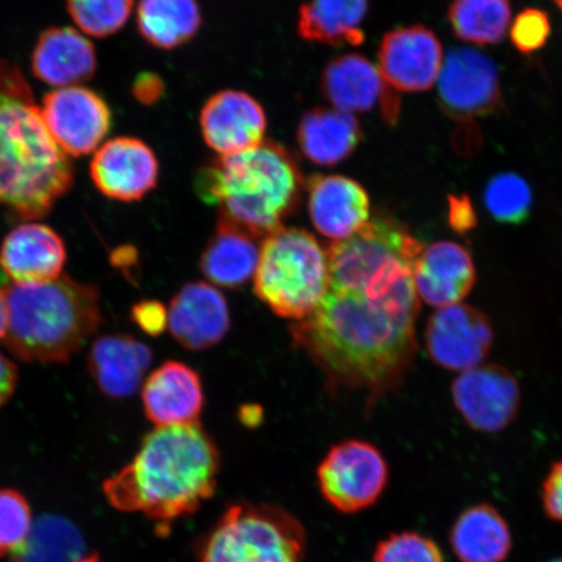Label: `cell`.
Segmentation results:
<instances>
[{
  "instance_id": "6da1fadb",
  "label": "cell",
  "mask_w": 562,
  "mask_h": 562,
  "mask_svg": "<svg viewBox=\"0 0 562 562\" xmlns=\"http://www.w3.org/2000/svg\"><path fill=\"white\" fill-rule=\"evenodd\" d=\"M424 248L386 214L329 246L325 297L291 333L333 389L376 397L403 383L418 348L413 271Z\"/></svg>"
},
{
  "instance_id": "7a4b0ae2",
  "label": "cell",
  "mask_w": 562,
  "mask_h": 562,
  "mask_svg": "<svg viewBox=\"0 0 562 562\" xmlns=\"http://www.w3.org/2000/svg\"><path fill=\"white\" fill-rule=\"evenodd\" d=\"M220 470V451L199 422L157 427L128 465L103 482V494L112 508L140 513L167 531L213 497Z\"/></svg>"
},
{
  "instance_id": "3957f363",
  "label": "cell",
  "mask_w": 562,
  "mask_h": 562,
  "mask_svg": "<svg viewBox=\"0 0 562 562\" xmlns=\"http://www.w3.org/2000/svg\"><path fill=\"white\" fill-rule=\"evenodd\" d=\"M75 182L15 61L0 59V203L13 222L42 220Z\"/></svg>"
},
{
  "instance_id": "277c9868",
  "label": "cell",
  "mask_w": 562,
  "mask_h": 562,
  "mask_svg": "<svg viewBox=\"0 0 562 562\" xmlns=\"http://www.w3.org/2000/svg\"><path fill=\"white\" fill-rule=\"evenodd\" d=\"M304 179L296 158L273 140L202 167L195 191L220 217L261 238L297 209Z\"/></svg>"
},
{
  "instance_id": "5b68a950",
  "label": "cell",
  "mask_w": 562,
  "mask_h": 562,
  "mask_svg": "<svg viewBox=\"0 0 562 562\" xmlns=\"http://www.w3.org/2000/svg\"><path fill=\"white\" fill-rule=\"evenodd\" d=\"M9 326L4 346L26 363H67L103 325L100 290L67 276L3 288Z\"/></svg>"
},
{
  "instance_id": "8992f818",
  "label": "cell",
  "mask_w": 562,
  "mask_h": 562,
  "mask_svg": "<svg viewBox=\"0 0 562 562\" xmlns=\"http://www.w3.org/2000/svg\"><path fill=\"white\" fill-rule=\"evenodd\" d=\"M328 288V256L305 229L280 227L263 238L255 292L281 318L299 322L319 306Z\"/></svg>"
},
{
  "instance_id": "52a82bcc",
  "label": "cell",
  "mask_w": 562,
  "mask_h": 562,
  "mask_svg": "<svg viewBox=\"0 0 562 562\" xmlns=\"http://www.w3.org/2000/svg\"><path fill=\"white\" fill-rule=\"evenodd\" d=\"M306 533L296 517L269 504L238 503L196 548L199 562H302Z\"/></svg>"
},
{
  "instance_id": "ba28073f",
  "label": "cell",
  "mask_w": 562,
  "mask_h": 562,
  "mask_svg": "<svg viewBox=\"0 0 562 562\" xmlns=\"http://www.w3.org/2000/svg\"><path fill=\"white\" fill-rule=\"evenodd\" d=\"M316 474L323 497L336 510L357 513L370 508L382 496L390 468L370 442L347 440L331 448Z\"/></svg>"
},
{
  "instance_id": "9c48e42d",
  "label": "cell",
  "mask_w": 562,
  "mask_h": 562,
  "mask_svg": "<svg viewBox=\"0 0 562 562\" xmlns=\"http://www.w3.org/2000/svg\"><path fill=\"white\" fill-rule=\"evenodd\" d=\"M457 412L470 428L484 434L505 430L521 406V389L510 370L497 363L463 371L452 383Z\"/></svg>"
},
{
  "instance_id": "30bf717a",
  "label": "cell",
  "mask_w": 562,
  "mask_h": 562,
  "mask_svg": "<svg viewBox=\"0 0 562 562\" xmlns=\"http://www.w3.org/2000/svg\"><path fill=\"white\" fill-rule=\"evenodd\" d=\"M42 115L60 150L76 158L93 153L112 126L108 102L86 87L50 91L44 97Z\"/></svg>"
},
{
  "instance_id": "8fae6325",
  "label": "cell",
  "mask_w": 562,
  "mask_h": 562,
  "mask_svg": "<svg viewBox=\"0 0 562 562\" xmlns=\"http://www.w3.org/2000/svg\"><path fill=\"white\" fill-rule=\"evenodd\" d=\"M494 346V328L487 315L467 304L438 308L426 328L428 356L438 367L468 371L480 367Z\"/></svg>"
},
{
  "instance_id": "7c38bea8",
  "label": "cell",
  "mask_w": 562,
  "mask_h": 562,
  "mask_svg": "<svg viewBox=\"0 0 562 562\" xmlns=\"http://www.w3.org/2000/svg\"><path fill=\"white\" fill-rule=\"evenodd\" d=\"M439 76L440 108L456 121L488 115L501 102L495 63L472 48L449 53Z\"/></svg>"
},
{
  "instance_id": "4fadbf2b",
  "label": "cell",
  "mask_w": 562,
  "mask_h": 562,
  "mask_svg": "<svg viewBox=\"0 0 562 562\" xmlns=\"http://www.w3.org/2000/svg\"><path fill=\"white\" fill-rule=\"evenodd\" d=\"M322 93L336 110L357 114L379 110L384 122L395 125L402 102L378 67L360 54L337 56L322 75Z\"/></svg>"
},
{
  "instance_id": "5bb4252c",
  "label": "cell",
  "mask_w": 562,
  "mask_h": 562,
  "mask_svg": "<svg viewBox=\"0 0 562 562\" xmlns=\"http://www.w3.org/2000/svg\"><path fill=\"white\" fill-rule=\"evenodd\" d=\"M89 172L98 191L108 199L136 202L156 189L159 161L144 140L116 137L97 150Z\"/></svg>"
},
{
  "instance_id": "9a60e30c",
  "label": "cell",
  "mask_w": 562,
  "mask_h": 562,
  "mask_svg": "<svg viewBox=\"0 0 562 562\" xmlns=\"http://www.w3.org/2000/svg\"><path fill=\"white\" fill-rule=\"evenodd\" d=\"M379 70L396 91L419 93L431 89L442 67V47L425 26L398 27L386 33L378 50Z\"/></svg>"
},
{
  "instance_id": "2e32d148",
  "label": "cell",
  "mask_w": 562,
  "mask_h": 562,
  "mask_svg": "<svg viewBox=\"0 0 562 562\" xmlns=\"http://www.w3.org/2000/svg\"><path fill=\"white\" fill-rule=\"evenodd\" d=\"M200 125L210 149L229 157L263 143L267 119L255 98L244 91L224 90L203 105Z\"/></svg>"
},
{
  "instance_id": "e0dca14e",
  "label": "cell",
  "mask_w": 562,
  "mask_h": 562,
  "mask_svg": "<svg viewBox=\"0 0 562 562\" xmlns=\"http://www.w3.org/2000/svg\"><path fill=\"white\" fill-rule=\"evenodd\" d=\"M67 258L65 240L42 223L19 224L0 246V270L19 285L45 284L59 279Z\"/></svg>"
},
{
  "instance_id": "ac0fdd59",
  "label": "cell",
  "mask_w": 562,
  "mask_h": 562,
  "mask_svg": "<svg viewBox=\"0 0 562 562\" xmlns=\"http://www.w3.org/2000/svg\"><path fill=\"white\" fill-rule=\"evenodd\" d=\"M307 210L322 236L342 241L370 221V199L364 188L340 175H315L306 184Z\"/></svg>"
},
{
  "instance_id": "d6986e66",
  "label": "cell",
  "mask_w": 562,
  "mask_h": 562,
  "mask_svg": "<svg viewBox=\"0 0 562 562\" xmlns=\"http://www.w3.org/2000/svg\"><path fill=\"white\" fill-rule=\"evenodd\" d=\"M229 326L226 299L216 288L202 281L182 286L168 307V329L187 349L217 346L228 334Z\"/></svg>"
},
{
  "instance_id": "ffe728a7",
  "label": "cell",
  "mask_w": 562,
  "mask_h": 562,
  "mask_svg": "<svg viewBox=\"0 0 562 562\" xmlns=\"http://www.w3.org/2000/svg\"><path fill=\"white\" fill-rule=\"evenodd\" d=\"M419 300L441 308L460 304L476 283L472 255L453 241L434 243L422 250L413 271Z\"/></svg>"
},
{
  "instance_id": "44dd1931",
  "label": "cell",
  "mask_w": 562,
  "mask_h": 562,
  "mask_svg": "<svg viewBox=\"0 0 562 562\" xmlns=\"http://www.w3.org/2000/svg\"><path fill=\"white\" fill-rule=\"evenodd\" d=\"M151 361V349L128 334L97 337L87 357L88 371L97 389L112 400L135 395Z\"/></svg>"
},
{
  "instance_id": "7402d4cb",
  "label": "cell",
  "mask_w": 562,
  "mask_h": 562,
  "mask_svg": "<svg viewBox=\"0 0 562 562\" xmlns=\"http://www.w3.org/2000/svg\"><path fill=\"white\" fill-rule=\"evenodd\" d=\"M140 398L146 418L157 427L196 424L203 407L201 378L186 363L167 361L146 379Z\"/></svg>"
},
{
  "instance_id": "603a6c76",
  "label": "cell",
  "mask_w": 562,
  "mask_h": 562,
  "mask_svg": "<svg viewBox=\"0 0 562 562\" xmlns=\"http://www.w3.org/2000/svg\"><path fill=\"white\" fill-rule=\"evenodd\" d=\"M97 66L95 47L74 27H48L33 48V75L47 86L76 87L93 79Z\"/></svg>"
},
{
  "instance_id": "cb8c5ba5",
  "label": "cell",
  "mask_w": 562,
  "mask_h": 562,
  "mask_svg": "<svg viewBox=\"0 0 562 562\" xmlns=\"http://www.w3.org/2000/svg\"><path fill=\"white\" fill-rule=\"evenodd\" d=\"M460 562H505L513 548L510 526L494 505L474 504L460 513L449 531Z\"/></svg>"
},
{
  "instance_id": "d4e9b609",
  "label": "cell",
  "mask_w": 562,
  "mask_h": 562,
  "mask_svg": "<svg viewBox=\"0 0 562 562\" xmlns=\"http://www.w3.org/2000/svg\"><path fill=\"white\" fill-rule=\"evenodd\" d=\"M363 132L357 117L340 110L314 109L302 116L297 144L307 160L334 167L347 160L361 144Z\"/></svg>"
},
{
  "instance_id": "484cf974",
  "label": "cell",
  "mask_w": 562,
  "mask_h": 562,
  "mask_svg": "<svg viewBox=\"0 0 562 562\" xmlns=\"http://www.w3.org/2000/svg\"><path fill=\"white\" fill-rule=\"evenodd\" d=\"M258 238L220 217L201 257V270L211 283L238 288L255 277L259 262Z\"/></svg>"
},
{
  "instance_id": "4316f807",
  "label": "cell",
  "mask_w": 562,
  "mask_h": 562,
  "mask_svg": "<svg viewBox=\"0 0 562 562\" xmlns=\"http://www.w3.org/2000/svg\"><path fill=\"white\" fill-rule=\"evenodd\" d=\"M368 0H311L300 7L297 32L302 40L329 46H358Z\"/></svg>"
},
{
  "instance_id": "83f0119b",
  "label": "cell",
  "mask_w": 562,
  "mask_h": 562,
  "mask_svg": "<svg viewBox=\"0 0 562 562\" xmlns=\"http://www.w3.org/2000/svg\"><path fill=\"white\" fill-rule=\"evenodd\" d=\"M202 25L196 0H139L137 27L147 44L173 50L191 41Z\"/></svg>"
},
{
  "instance_id": "f1b7e54d",
  "label": "cell",
  "mask_w": 562,
  "mask_h": 562,
  "mask_svg": "<svg viewBox=\"0 0 562 562\" xmlns=\"http://www.w3.org/2000/svg\"><path fill=\"white\" fill-rule=\"evenodd\" d=\"M86 557L82 536L68 519L46 516L34 522L12 562H76Z\"/></svg>"
},
{
  "instance_id": "f546056e",
  "label": "cell",
  "mask_w": 562,
  "mask_h": 562,
  "mask_svg": "<svg viewBox=\"0 0 562 562\" xmlns=\"http://www.w3.org/2000/svg\"><path fill=\"white\" fill-rule=\"evenodd\" d=\"M457 37L476 45H495L507 34L509 0H453L448 12Z\"/></svg>"
},
{
  "instance_id": "4dcf8cb0",
  "label": "cell",
  "mask_w": 562,
  "mask_h": 562,
  "mask_svg": "<svg viewBox=\"0 0 562 562\" xmlns=\"http://www.w3.org/2000/svg\"><path fill=\"white\" fill-rule=\"evenodd\" d=\"M484 205L496 222L519 226L529 220L531 213V188L517 173L496 175L484 191Z\"/></svg>"
},
{
  "instance_id": "1f68e13d",
  "label": "cell",
  "mask_w": 562,
  "mask_h": 562,
  "mask_svg": "<svg viewBox=\"0 0 562 562\" xmlns=\"http://www.w3.org/2000/svg\"><path fill=\"white\" fill-rule=\"evenodd\" d=\"M135 0H67V11L80 30L95 38H108L123 30Z\"/></svg>"
},
{
  "instance_id": "d6a6232c",
  "label": "cell",
  "mask_w": 562,
  "mask_h": 562,
  "mask_svg": "<svg viewBox=\"0 0 562 562\" xmlns=\"http://www.w3.org/2000/svg\"><path fill=\"white\" fill-rule=\"evenodd\" d=\"M32 508L21 492L0 490V558L15 553L33 529Z\"/></svg>"
},
{
  "instance_id": "836d02e7",
  "label": "cell",
  "mask_w": 562,
  "mask_h": 562,
  "mask_svg": "<svg viewBox=\"0 0 562 562\" xmlns=\"http://www.w3.org/2000/svg\"><path fill=\"white\" fill-rule=\"evenodd\" d=\"M374 562H446L441 548L419 532L391 533L376 546Z\"/></svg>"
},
{
  "instance_id": "e575fe53",
  "label": "cell",
  "mask_w": 562,
  "mask_h": 562,
  "mask_svg": "<svg viewBox=\"0 0 562 562\" xmlns=\"http://www.w3.org/2000/svg\"><path fill=\"white\" fill-rule=\"evenodd\" d=\"M551 34L550 19L546 12L529 9L519 13L510 27L513 44L524 54L539 50Z\"/></svg>"
},
{
  "instance_id": "d590c367",
  "label": "cell",
  "mask_w": 562,
  "mask_h": 562,
  "mask_svg": "<svg viewBox=\"0 0 562 562\" xmlns=\"http://www.w3.org/2000/svg\"><path fill=\"white\" fill-rule=\"evenodd\" d=\"M131 318L145 334L150 336H159L168 327V311L159 301L137 302L131 308Z\"/></svg>"
},
{
  "instance_id": "8d00e7d4",
  "label": "cell",
  "mask_w": 562,
  "mask_h": 562,
  "mask_svg": "<svg viewBox=\"0 0 562 562\" xmlns=\"http://www.w3.org/2000/svg\"><path fill=\"white\" fill-rule=\"evenodd\" d=\"M542 505L546 516L562 525V460L554 461L544 477Z\"/></svg>"
},
{
  "instance_id": "74e56055",
  "label": "cell",
  "mask_w": 562,
  "mask_h": 562,
  "mask_svg": "<svg viewBox=\"0 0 562 562\" xmlns=\"http://www.w3.org/2000/svg\"><path fill=\"white\" fill-rule=\"evenodd\" d=\"M448 224L456 234H469L477 226V217L468 194L448 195Z\"/></svg>"
},
{
  "instance_id": "f35d334b",
  "label": "cell",
  "mask_w": 562,
  "mask_h": 562,
  "mask_svg": "<svg viewBox=\"0 0 562 562\" xmlns=\"http://www.w3.org/2000/svg\"><path fill=\"white\" fill-rule=\"evenodd\" d=\"M166 93L165 81L153 72L139 74L132 86V94L139 103L151 105L158 103Z\"/></svg>"
},
{
  "instance_id": "ab89813d",
  "label": "cell",
  "mask_w": 562,
  "mask_h": 562,
  "mask_svg": "<svg viewBox=\"0 0 562 562\" xmlns=\"http://www.w3.org/2000/svg\"><path fill=\"white\" fill-rule=\"evenodd\" d=\"M19 384L16 363L0 353V409L15 395Z\"/></svg>"
},
{
  "instance_id": "60d3db41",
  "label": "cell",
  "mask_w": 562,
  "mask_h": 562,
  "mask_svg": "<svg viewBox=\"0 0 562 562\" xmlns=\"http://www.w3.org/2000/svg\"><path fill=\"white\" fill-rule=\"evenodd\" d=\"M137 259V251L132 246H122L111 255V262L119 269H128L130 266L135 265Z\"/></svg>"
},
{
  "instance_id": "b9f144b4",
  "label": "cell",
  "mask_w": 562,
  "mask_h": 562,
  "mask_svg": "<svg viewBox=\"0 0 562 562\" xmlns=\"http://www.w3.org/2000/svg\"><path fill=\"white\" fill-rule=\"evenodd\" d=\"M7 326H9V311H7L4 291L0 290V341L4 340Z\"/></svg>"
},
{
  "instance_id": "7bdbcfd3",
  "label": "cell",
  "mask_w": 562,
  "mask_h": 562,
  "mask_svg": "<svg viewBox=\"0 0 562 562\" xmlns=\"http://www.w3.org/2000/svg\"><path fill=\"white\" fill-rule=\"evenodd\" d=\"M76 562H102L98 554H86L82 559Z\"/></svg>"
},
{
  "instance_id": "ee69618b",
  "label": "cell",
  "mask_w": 562,
  "mask_h": 562,
  "mask_svg": "<svg viewBox=\"0 0 562 562\" xmlns=\"http://www.w3.org/2000/svg\"><path fill=\"white\" fill-rule=\"evenodd\" d=\"M554 2H557V4L560 7V10L562 12V0H554Z\"/></svg>"
},
{
  "instance_id": "f6af8a7d",
  "label": "cell",
  "mask_w": 562,
  "mask_h": 562,
  "mask_svg": "<svg viewBox=\"0 0 562 562\" xmlns=\"http://www.w3.org/2000/svg\"><path fill=\"white\" fill-rule=\"evenodd\" d=\"M548 562H562V559H553V560L548 561Z\"/></svg>"
}]
</instances>
